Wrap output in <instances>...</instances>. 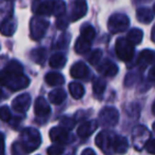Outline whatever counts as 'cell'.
Segmentation results:
<instances>
[{
    "instance_id": "obj_28",
    "label": "cell",
    "mask_w": 155,
    "mask_h": 155,
    "mask_svg": "<svg viewBox=\"0 0 155 155\" xmlns=\"http://www.w3.org/2000/svg\"><path fill=\"white\" fill-rule=\"evenodd\" d=\"M107 87V82L102 78H95L93 81V92L95 95L100 96L104 92Z\"/></svg>"
},
{
    "instance_id": "obj_8",
    "label": "cell",
    "mask_w": 155,
    "mask_h": 155,
    "mask_svg": "<svg viewBox=\"0 0 155 155\" xmlns=\"http://www.w3.org/2000/svg\"><path fill=\"white\" fill-rule=\"evenodd\" d=\"M113 136L114 134L107 131H102L96 136L95 143L101 151L106 153H110L112 151V143H113Z\"/></svg>"
},
{
    "instance_id": "obj_7",
    "label": "cell",
    "mask_w": 155,
    "mask_h": 155,
    "mask_svg": "<svg viewBox=\"0 0 155 155\" xmlns=\"http://www.w3.org/2000/svg\"><path fill=\"white\" fill-rule=\"evenodd\" d=\"M119 114L118 111L113 107L104 108L99 113V123L102 126L113 127L118 123Z\"/></svg>"
},
{
    "instance_id": "obj_32",
    "label": "cell",
    "mask_w": 155,
    "mask_h": 155,
    "mask_svg": "<svg viewBox=\"0 0 155 155\" xmlns=\"http://www.w3.org/2000/svg\"><path fill=\"white\" fill-rule=\"evenodd\" d=\"M75 126V120L72 118H69V117H63V118L60 120V127H62L63 129L70 131L74 128Z\"/></svg>"
},
{
    "instance_id": "obj_21",
    "label": "cell",
    "mask_w": 155,
    "mask_h": 155,
    "mask_svg": "<svg viewBox=\"0 0 155 155\" xmlns=\"http://www.w3.org/2000/svg\"><path fill=\"white\" fill-rule=\"evenodd\" d=\"M45 82H47L49 86L56 87V86H61L64 82V77L60 73L57 72H51V73H48L45 75Z\"/></svg>"
},
{
    "instance_id": "obj_4",
    "label": "cell",
    "mask_w": 155,
    "mask_h": 155,
    "mask_svg": "<svg viewBox=\"0 0 155 155\" xmlns=\"http://www.w3.org/2000/svg\"><path fill=\"white\" fill-rule=\"evenodd\" d=\"M129 25H130V20L127 15L114 14L109 18L108 29L113 34H117V33H121L127 30Z\"/></svg>"
},
{
    "instance_id": "obj_15",
    "label": "cell",
    "mask_w": 155,
    "mask_h": 155,
    "mask_svg": "<svg viewBox=\"0 0 155 155\" xmlns=\"http://www.w3.org/2000/svg\"><path fill=\"white\" fill-rule=\"evenodd\" d=\"M97 128H98V123L96 120L86 121V123L81 124L78 127L77 134L81 138H87V137L91 136Z\"/></svg>"
},
{
    "instance_id": "obj_11",
    "label": "cell",
    "mask_w": 155,
    "mask_h": 155,
    "mask_svg": "<svg viewBox=\"0 0 155 155\" xmlns=\"http://www.w3.org/2000/svg\"><path fill=\"white\" fill-rule=\"evenodd\" d=\"M88 12V4L86 0H74L72 4L71 20L77 21L84 16Z\"/></svg>"
},
{
    "instance_id": "obj_40",
    "label": "cell",
    "mask_w": 155,
    "mask_h": 155,
    "mask_svg": "<svg viewBox=\"0 0 155 155\" xmlns=\"http://www.w3.org/2000/svg\"><path fill=\"white\" fill-rule=\"evenodd\" d=\"M81 155H96V153L93 151L92 149H90V148H89V149L84 150V151H82V153H81Z\"/></svg>"
},
{
    "instance_id": "obj_37",
    "label": "cell",
    "mask_w": 155,
    "mask_h": 155,
    "mask_svg": "<svg viewBox=\"0 0 155 155\" xmlns=\"http://www.w3.org/2000/svg\"><path fill=\"white\" fill-rule=\"evenodd\" d=\"M61 17H62V16H61ZM61 17H60V18H58L57 23H56V25H57V28H58V29L63 30V29H65V28L68 27V21L65 20L64 18H61Z\"/></svg>"
},
{
    "instance_id": "obj_42",
    "label": "cell",
    "mask_w": 155,
    "mask_h": 155,
    "mask_svg": "<svg viewBox=\"0 0 155 155\" xmlns=\"http://www.w3.org/2000/svg\"><path fill=\"white\" fill-rule=\"evenodd\" d=\"M135 3H139V2H148V1H151V0H134Z\"/></svg>"
},
{
    "instance_id": "obj_25",
    "label": "cell",
    "mask_w": 155,
    "mask_h": 155,
    "mask_svg": "<svg viewBox=\"0 0 155 155\" xmlns=\"http://www.w3.org/2000/svg\"><path fill=\"white\" fill-rule=\"evenodd\" d=\"M69 90H70V94L72 95V97L75 98V99H80V98L84 95V86L78 84V82H71V84H69Z\"/></svg>"
},
{
    "instance_id": "obj_44",
    "label": "cell",
    "mask_w": 155,
    "mask_h": 155,
    "mask_svg": "<svg viewBox=\"0 0 155 155\" xmlns=\"http://www.w3.org/2000/svg\"><path fill=\"white\" fill-rule=\"evenodd\" d=\"M2 96H3V93H2V90H1V88H0V99L2 98Z\"/></svg>"
},
{
    "instance_id": "obj_24",
    "label": "cell",
    "mask_w": 155,
    "mask_h": 155,
    "mask_svg": "<svg viewBox=\"0 0 155 155\" xmlns=\"http://www.w3.org/2000/svg\"><path fill=\"white\" fill-rule=\"evenodd\" d=\"M67 62V58L65 56L61 53H56L50 58V67H52L53 69H60L63 68Z\"/></svg>"
},
{
    "instance_id": "obj_16",
    "label": "cell",
    "mask_w": 155,
    "mask_h": 155,
    "mask_svg": "<svg viewBox=\"0 0 155 155\" xmlns=\"http://www.w3.org/2000/svg\"><path fill=\"white\" fill-rule=\"evenodd\" d=\"M128 140L124 137L114 134L112 143V152H114L116 154H124L128 151Z\"/></svg>"
},
{
    "instance_id": "obj_43",
    "label": "cell",
    "mask_w": 155,
    "mask_h": 155,
    "mask_svg": "<svg viewBox=\"0 0 155 155\" xmlns=\"http://www.w3.org/2000/svg\"><path fill=\"white\" fill-rule=\"evenodd\" d=\"M152 112H153V114L155 115V100L153 102V106H152Z\"/></svg>"
},
{
    "instance_id": "obj_19",
    "label": "cell",
    "mask_w": 155,
    "mask_h": 155,
    "mask_svg": "<svg viewBox=\"0 0 155 155\" xmlns=\"http://www.w3.org/2000/svg\"><path fill=\"white\" fill-rule=\"evenodd\" d=\"M16 32V22L13 19L6 18L0 25V33L4 36H12Z\"/></svg>"
},
{
    "instance_id": "obj_34",
    "label": "cell",
    "mask_w": 155,
    "mask_h": 155,
    "mask_svg": "<svg viewBox=\"0 0 155 155\" xmlns=\"http://www.w3.org/2000/svg\"><path fill=\"white\" fill-rule=\"evenodd\" d=\"M27 152L23 150L20 143H15L12 146V155H25Z\"/></svg>"
},
{
    "instance_id": "obj_13",
    "label": "cell",
    "mask_w": 155,
    "mask_h": 155,
    "mask_svg": "<svg viewBox=\"0 0 155 155\" xmlns=\"http://www.w3.org/2000/svg\"><path fill=\"white\" fill-rule=\"evenodd\" d=\"M139 69L145 70L149 64H155V51L152 50H143L138 56L137 60Z\"/></svg>"
},
{
    "instance_id": "obj_41",
    "label": "cell",
    "mask_w": 155,
    "mask_h": 155,
    "mask_svg": "<svg viewBox=\"0 0 155 155\" xmlns=\"http://www.w3.org/2000/svg\"><path fill=\"white\" fill-rule=\"evenodd\" d=\"M151 39L152 41L155 43V25L153 27V29H152V32H151Z\"/></svg>"
},
{
    "instance_id": "obj_23",
    "label": "cell",
    "mask_w": 155,
    "mask_h": 155,
    "mask_svg": "<svg viewBox=\"0 0 155 155\" xmlns=\"http://www.w3.org/2000/svg\"><path fill=\"white\" fill-rule=\"evenodd\" d=\"M91 49V41L88 39L84 38L80 36L79 38L76 40L75 43V51L77 54H86Z\"/></svg>"
},
{
    "instance_id": "obj_12",
    "label": "cell",
    "mask_w": 155,
    "mask_h": 155,
    "mask_svg": "<svg viewBox=\"0 0 155 155\" xmlns=\"http://www.w3.org/2000/svg\"><path fill=\"white\" fill-rule=\"evenodd\" d=\"M30 104H31V96L29 94H21L17 96L12 102V107L16 112L25 113L29 110Z\"/></svg>"
},
{
    "instance_id": "obj_22",
    "label": "cell",
    "mask_w": 155,
    "mask_h": 155,
    "mask_svg": "<svg viewBox=\"0 0 155 155\" xmlns=\"http://www.w3.org/2000/svg\"><path fill=\"white\" fill-rule=\"evenodd\" d=\"M65 98H67V94L62 89H56V90H53L49 94V99L53 104H62L65 100Z\"/></svg>"
},
{
    "instance_id": "obj_36",
    "label": "cell",
    "mask_w": 155,
    "mask_h": 155,
    "mask_svg": "<svg viewBox=\"0 0 155 155\" xmlns=\"http://www.w3.org/2000/svg\"><path fill=\"white\" fill-rule=\"evenodd\" d=\"M145 148L147 149L148 153L155 155V139H151V140H148L145 143Z\"/></svg>"
},
{
    "instance_id": "obj_2",
    "label": "cell",
    "mask_w": 155,
    "mask_h": 155,
    "mask_svg": "<svg viewBox=\"0 0 155 155\" xmlns=\"http://www.w3.org/2000/svg\"><path fill=\"white\" fill-rule=\"evenodd\" d=\"M20 145L27 153L37 150L41 145V135L37 129L27 128L20 134Z\"/></svg>"
},
{
    "instance_id": "obj_39",
    "label": "cell",
    "mask_w": 155,
    "mask_h": 155,
    "mask_svg": "<svg viewBox=\"0 0 155 155\" xmlns=\"http://www.w3.org/2000/svg\"><path fill=\"white\" fill-rule=\"evenodd\" d=\"M148 79L152 82H155V64L149 70V74H148Z\"/></svg>"
},
{
    "instance_id": "obj_35",
    "label": "cell",
    "mask_w": 155,
    "mask_h": 155,
    "mask_svg": "<svg viewBox=\"0 0 155 155\" xmlns=\"http://www.w3.org/2000/svg\"><path fill=\"white\" fill-rule=\"evenodd\" d=\"M48 155H61L63 153V148L60 145L52 146L48 149Z\"/></svg>"
},
{
    "instance_id": "obj_14",
    "label": "cell",
    "mask_w": 155,
    "mask_h": 155,
    "mask_svg": "<svg viewBox=\"0 0 155 155\" xmlns=\"http://www.w3.org/2000/svg\"><path fill=\"white\" fill-rule=\"evenodd\" d=\"M97 71L101 75L107 76V77H113L118 73V67L112 62L111 60H104L99 65H98Z\"/></svg>"
},
{
    "instance_id": "obj_30",
    "label": "cell",
    "mask_w": 155,
    "mask_h": 155,
    "mask_svg": "<svg viewBox=\"0 0 155 155\" xmlns=\"http://www.w3.org/2000/svg\"><path fill=\"white\" fill-rule=\"evenodd\" d=\"M95 35H96L95 29H94L92 25H84V28L81 29V37L88 39V40L92 41L93 39L95 38Z\"/></svg>"
},
{
    "instance_id": "obj_20",
    "label": "cell",
    "mask_w": 155,
    "mask_h": 155,
    "mask_svg": "<svg viewBox=\"0 0 155 155\" xmlns=\"http://www.w3.org/2000/svg\"><path fill=\"white\" fill-rule=\"evenodd\" d=\"M136 18L139 22L148 25L153 20V13L148 8H139L136 11Z\"/></svg>"
},
{
    "instance_id": "obj_17",
    "label": "cell",
    "mask_w": 155,
    "mask_h": 155,
    "mask_svg": "<svg viewBox=\"0 0 155 155\" xmlns=\"http://www.w3.org/2000/svg\"><path fill=\"white\" fill-rule=\"evenodd\" d=\"M70 73L73 78L76 79H81V78H86L89 75V69L84 62H76L72 65Z\"/></svg>"
},
{
    "instance_id": "obj_29",
    "label": "cell",
    "mask_w": 155,
    "mask_h": 155,
    "mask_svg": "<svg viewBox=\"0 0 155 155\" xmlns=\"http://www.w3.org/2000/svg\"><path fill=\"white\" fill-rule=\"evenodd\" d=\"M65 13V3L63 0H53V15L61 17Z\"/></svg>"
},
{
    "instance_id": "obj_5",
    "label": "cell",
    "mask_w": 155,
    "mask_h": 155,
    "mask_svg": "<svg viewBox=\"0 0 155 155\" xmlns=\"http://www.w3.org/2000/svg\"><path fill=\"white\" fill-rule=\"evenodd\" d=\"M48 28H49V21L45 20V18L35 17L30 22L31 37L33 39H35V40H39V39H41L45 36Z\"/></svg>"
},
{
    "instance_id": "obj_6",
    "label": "cell",
    "mask_w": 155,
    "mask_h": 155,
    "mask_svg": "<svg viewBox=\"0 0 155 155\" xmlns=\"http://www.w3.org/2000/svg\"><path fill=\"white\" fill-rule=\"evenodd\" d=\"M150 133L143 126H136L132 131L133 146L136 150H141L145 147V143L149 140Z\"/></svg>"
},
{
    "instance_id": "obj_3",
    "label": "cell",
    "mask_w": 155,
    "mask_h": 155,
    "mask_svg": "<svg viewBox=\"0 0 155 155\" xmlns=\"http://www.w3.org/2000/svg\"><path fill=\"white\" fill-rule=\"evenodd\" d=\"M115 52L120 60L130 61L134 56V45L127 38H118L115 43Z\"/></svg>"
},
{
    "instance_id": "obj_9",
    "label": "cell",
    "mask_w": 155,
    "mask_h": 155,
    "mask_svg": "<svg viewBox=\"0 0 155 155\" xmlns=\"http://www.w3.org/2000/svg\"><path fill=\"white\" fill-rule=\"evenodd\" d=\"M32 10L38 16L53 15V0H35L32 4Z\"/></svg>"
},
{
    "instance_id": "obj_33",
    "label": "cell",
    "mask_w": 155,
    "mask_h": 155,
    "mask_svg": "<svg viewBox=\"0 0 155 155\" xmlns=\"http://www.w3.org/2000/svg\"><path fill=\"white\" fill-rule=\"evenodd\" d=\"M11 111L6 106L0 107V119L3 121H10L11 120Z\"/></svg>"
},
{
    "instance_id": "obj_46",
    "label": "cell",
    "mask_w": 155,
    "mask_h": 155,
    "mask_svg": "<svg viewBox=\"0 0 155 155\" xmlns=\"http://www.w3.org/2000/svg\"><path fill=\"white\" fill-rule=\"evenodd\" d=\"M153 13L155 14V4H154V6H153Z\"/></svg>"
},
{
    "instance_id": "obj_27",
    "label": "cell",
    "mask_w": 155,
    "mask_h": 155,
    "mask_svg": "<svg viewBox=\"0 0 155 155\" xmlns=\"http://www.w3.org/2000/svg\"><path fill=\"white\" fill-rule=\"evenodd\" d=\"M45 55H47V52L42 48H39V49H35L32 51L31 53V58L33 61H35L38 64H42L45 60Z\"/></svg>"
},
{
    "instance_id": "obj_26",
    "label": "cell",
    "mask_w": 155,
    "mask_h": 155,
    "mask_svg": "<svg viewBox=\"0 0 155 155\" xmlns=\"http://www.w3.org/2000/svg\"><path fill=\"white\" fill-rule=\"evenodd\" d=\"M143 37V33L139 29H132L127 35V39L132 43L133 45H137L141 42Z\"/></svg>"
},
{
    "instance_id": "obj_31",
    "label": "cell",
    "mask_w": 155,
    "mask_h": 155,
    "mask_svg": "<svg viewBox=\"0 0 155 155\" xmlns=\"http://www.w3.org/2000/svg\"><path fill=\"white\" fill-rule=\"evenodd\" d=\"M101 57H102V52L101 50H94L92 53L90 54L89 56V62L91 63L92 65H96L100 62L101 60Z\"/></svg>"
},
{
    "instance_id": "obj_47",
    "label": "cell",
    "mask_w": 155,
    "mask_h": 155,
    "mask_svg": "<svg viewBox=\"0 0 155 155\" xmlns=\"http://www.w3.org/2000/svg\"><path fill=\"white\" fill-rule=\"evenodd\" d=\"M6 1H13V0H6Z\"/></svg>"
},
{
    "instance_id": "obj_1",
    "label": "cell",
    "mask_w": 155,
    "mask_h": 155,
    "mask_svg": "<svg viewBox=\"0 0 155 155\" xmlns=\"http://www.w3.org/2000/svg\"><path fill=\"white\" fill-rule=\"evenodd\" d=\"M30 79L23 74L20 62L12 60L0 72V86L6 87L11 91H19L29 87Z\"/></svg>"
},
{
    "instance_id": "obj_18",
    "label": "cell",
    "mask_w": 155,
    "mask_h": 155,
    "mask_svg": "<svg viewBox=\"0 0 155 155\" xmlns=\"http://www.w3.org/2000/svg\"><path fill=\"white\" fill-rule=\"evenodd\" d=\"M51 113L48 101L43 97H38L35 101V114L38 117H47Z\"/></svg>"
},
{
    "instance_id": "obj_45",
    "label": "cell",
    "mask_w": 155,
    "mask_h": 155,
    "mask_svg": "<svg viewBox=\"0 0 155 155\" xmlns=\"http://www.w3.org/2000/svg\"><path fill=\"white\" fill-rule=\"evenodd\" d=\"M152 129H153V131L155 132V123L153 124V126H152Z\"/></svg>"
},
{
    "instance_id": "obj_10",
    "label": "cell",
    "mask_w": 155,
    "mask_h": 155,
    "mask_svg": "<svg viewBox=\"0 0 155 155\" xmlns=\"http://www.w3.org/2000/svg\"><path fill=\"white\" fill-rule=\"evenodd\" d=\"M50 138L57 145H65L69 143L70 135L68 130L62 127H54L50 130Z\"/></svg>"
},
{
    "instance_id": "obj_38",
    "label": "cell",
    "mask_w": 155,
    "mask_h": 155,
    "mask_svg": "<svg viewBox=\"0 0 155 155\" xmlns=\"http://www.w3.org/2000/svg\"><path fill=\"white\" fill-rule=\"evenodd\" d=\"M5 149V143H4V135L0 133V155H4Z\"/></svg>"
}]
</instances>
